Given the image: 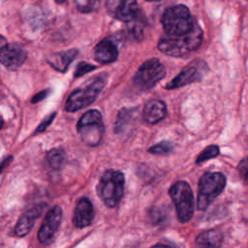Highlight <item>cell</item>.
Returning a JSON list of instances; mask_svg holds the SVG:
<instances>
[{"label": "cell", "instance_id": "6da1fadb", "mask_svg": "<svg viewBox=\"0 0 248 248\" xmlns=\"http://www.w3.org/2000/svg\"><path fill=\"white\" fill-rule=\"evenodd\" d=\"M202 42V30L195 20L193 28L180 36H168L158 43V48L163 53L172 57H182L196 50Z\"/></svg>", "mask_w": 248, "mask_h": 248}, {"label": "cell", "instance_id": "7a4b0ae2", "mask_svg": "<svg viewBox=\"0 0 248 248\" xmlns=\"http://www.w3.org/2000/svg\"><path fill=\"white\" fill-rule=\"evenodd\" d=\"M124 184L125 177L122 171L108 170L103 173L98 184V193L108 207H114L119 203L123 197Z\"/></svg>", "mask_w": 248, "mask_h": 248}, {"label": "cell", "instance_id": "3957f363", "mask_svg": "<svg viewBox=\"0 0 248 248\" xmlns=\"http://www.w3.org/2000/svg\"><path fill=\"white\" fill-rule=\"evenodd\" d=\"M161 21L168 36H180L193 28L195 19L186 6L176 5L165 10Z\"/></svg>", "mask_w": 248, "mask_h": 248}, {"label": "cell", "instance_id": "277c9868", "mask_svg": "<svg viewBox=\"0 0 248 248\" xmlns=\"http://www.w3.org/2000/svg\"><path fill=\"white\" fill-rule=\"evenodd\" d=\"M226 186V177L219 171H207L203 173L199 182L197 207L204 210L223 192Z\"/></svg>", "mask_w": 248, "mask_h": 248}, {"label": "cell", "instance_id": "5b68a950", "mask_svg": "<svg viewBox=\"0 0 248 248\" xmlns=\"http://www.w3.org/2000/svg\"><path fill=\"white\" fill-rule=\"evenodd\" d=\"M106 81L105 77L99 76L75 90L67 99L65 106L66 110L69 112H75L90 106L105 87Z\"/></svg>", "mask_w": 248, "mask_h": 248}, {"label": "cell", "instance_id": "8992f818", "mask_svg": "<svg viewBox=\"0 0 248 248\" xmlns=\"http://www.w3.org/2000/svg\"><path fill=\"white\" fill-rule=\"evenodd\" d=\"M77 130L86 145L97 146L101 142L105 132L101 112L97 109L87 110L78 120Z\"/></svg>", "mask_w": 248, "mask_h": 248}, {"label": "cell", "instance_id": "52a82bcc", "mask_svg": "<svg viewBox=\"0 0 248 248\" xmlns=\"http://www.w3.org/2000/svg\"><path fill=\"white\" fill-rule=\"evenodd\" d=\"M170 196L174 203L178 221L188 222L194 214V195L190 185L186 181H176L170 188Z\"/></svg>", "mask_w": 248, "mask_h": 248}, {"label": "cell", "instance_id": "ba28073f", "mask_svg": "<svg viewBox=\"0 0 248 248\" xmlns=\"http://www.w3.org/2000/svg\"><path fill=\"white\" fill-rule=\"evenodd\" d=\"M166 76L164 65L156 58L144 61L136 75L134 76V84L140 90L146 91L153 88Z\"/></svg>", "mask_w": 248, "mask_h": 248}, {"label": "cell", "instance_id": "9c48e42d", "mask_svg": "<svg viewBox=\"0 0 248 248\" xmlns=\"http://www.w3.org/2000/svg\"><path fill=\"white\" fill-rule=\"evenodd\" d=\"M62 220V209L55 205L46 213L38 232V239L43 245L50 244L59 229Z\"/></svg>", "mask_w": 248, "mask_h": 248}, {"label": "cell", "instance_id": "30bf717a", "mask_svg": "<svg viewBox=\"0 0 248 248\" xmlns=\"http://www.w3.org/2000/svg\"><path fill=\"white\" fill-rule=\"evenodd\" d=\"M26 58L27 51L17 43L6 44L0 48V63L8 70H16L25 62Z\"/></svg>", "mask_w": 248, "mask_h": 248}, {"label": "cell", "instance_id": "8fae6325", "mask_svg": "<svg viewBox=\"0 0 248 248\" xmlns=\"http://www.w3.org/2000/svg\"><path fill=\"white\" fill-rule=\"evenodd\" d=\"M106 7L110 16L124 22L131 21L140 12L137 0H107Z\"/></svg>", "mask_w": 248, "mask_h": 248}, {"label": "cell", "instance_id": "7c38bea8", "mask_svg": "<svg viewBox=\"0 0 248 248\" xmlns=\"http://www.w3.org/2000/svg\"><path fill=\"white\" fill-rule=\"evenodd\" d=\"M46 207V203H39L27 211H25L18 219L16 228H15V235L18 237L25 236L32 230L36 220L41 216L44 209Z\"/></svg>", "mask_w": 248, "mask_h": 248}, {"label": "cell", "instance_id": "4fadbf2b", "mask_svg": "<svg viewBox=\"0 0 248 248\" xmlns=\"http://www.w3.org/2000/svg\"><path fill=\"white\" fill-rule=\"evenodd\" d=\"M94 218V209L93 205L89 199L81 198L78 201L75 211L73 222L77 228L82 229L88 227Z\"/></svg>", "mask_w": 248, "mask_h": 248}, {"label": "cell", "instance_id": "5bb4252c", "mask_svg": "<svg viewBox=\"0 0 248 248\" xmlns=\"http://www.w3.org/2000/svg\"><path fill=\"white\" fill-rule=\"evenodd\" d=\"M95 60L102 64L114 62L118 57V49L110 39H104L94 48Z\"/></svg>", "mask_w": 248, "mask_h": 248}, {"label": "cell", "instance_id": "9a60e30c", "mask_svg": "<svg viewBox=\"0 0 248 248\" xmlns=\"http://www.w3.org/2000/svg\"><path fill=\"white\" fill-rule=\"evenodd\" d=\"M167 114V106L163 101L150 100L148 101L142 111L143 120L148 124H156L163 120Z\"/></svg>", "mask_w": 248, "mask_h": 248}, {"label": "cell", "instance_id": "2e32d148", "mask_svg": "<svg viewBox=\"0 0 248 248\" xmlns=\"http://www.w3.org/2000/svg\"><path fill=\"white\" fill-rule=\"evenodd\" d=\"M201 78H202V74H201L200 70L197 67L189 66V67L185 68L184 70H182L173 79H171L166 85V88L167 89H175V88L182 87V86H185V85L193 83V82H197V81L201 80Z\"/></svg>", "mask_w": 248, "mask_h": 248}, {"label": "cell", "instance_id": "e0dca14e", "mask_svg": "<svg viewBox=\"0 0 248 248\" xmlns=\"http://www.w3.org/2000/svg\"><path fill=\"white\" fill-rule=\"evenodd\" d=\"M78 55L77 49H69L65 51H60L52 53L46 58L47 63L58 72H66L72 61Z\"/></svg>", "mask_w": 248, "mask_h": 248}, {"label": "cell", "instance_id": "ac0fdd59", "mask_svg": "<svg viewBox=\"0 0 248 248\" xmlns=\"http://www.w3.org/2000/svg\"><path fill=\"white\" fill-rule=\"evenodd\" d=\"M223 242V234L218 230H207L200 233L196 238L199 246L219 247Z\"/></svg>", "mask_w": 248, "mask_h": 248}, {"label": "cell", "instance_id": "d6986e66", "mask_svg": "<svg viewBox=\"0 0 248 248\" xmlns=\"http://www.w3.org/2000/svg\"><path fill=\"white\" fill-rule=\"evenodd\" d=\"M66 153L62 148H52L46 156V166L52 170H60L66 164Z\"/></svg>", "mask_w": 248, "mask_h": 248}, {"label": "cell", "instance_id": "ffe728a7", "mask_svg": "<svg viewBox=\"0 0 248 248\" xmlns=\"http://www.w3.org/2000/svg\"><path fill=\"white\" fill-rule=\"evenodd\" d=\"M128 24V32L135 40H141L144 35V20L139 12V14L129 22Z\"/></svg>", "mask_w": 248, "mask_h": 248}, {"label": "cell", "instance_id": "44dd1931", "mask_svg": "<svg viewBox=\"0 0 248 248\" xmlns=\"http://www.w3.org/2000/svg\"><path fill=\"white\" fill-rule=\"evenodd\" d=\"M219 153H220V149H219L218 145H215V144L208 145L198 155V157L196 159V164H202L204 161L215 158L219 155Z\"/></svg>", "mask_w": 248, "mask_h": 248}, {"label": "cell", "instance_id": "7402d4cb", "mask_svg": "<svg viewBox=\"0 0 248 248\" xmlns=\"http://www.w3.org/2000/svg\"><path fill=\"white\" fill-rule=\"evenodd\" d=\"M172 149H173V145L171 142L163 140V141L149 147L148 152H150L152 154H157V155H167V154L170 153L172 151Z\"/></svg>", "mask_w": 248, "mask_h": 248}, {"label": "cell", "instance_id": "603a6c76", "mask_svg": "<svg viewBox=\"0 0 248 248\" xmlns=\"http://www.w3.org/2000/svg\"><path fill=\"white\" fill-rule=\"evenodd\" d=\"M100 0H76L77 8L81 13H90L96 10Z\"/></svg>", "mask_w": 248, "mask_h": 248}, {"label": "cell", "instance_id": "cb8c5ba5", "mask_svg": "<svg viewBox=\"0 0 248 248\" xmlns=\"http://www.w3.org/2000/svg\"><path fill=\"white\" fill-rule=\"evenodd\" d=\"M94 69H96V66L92 65V64H89L87 62H80L77 68H76V71H75V77L76 78H78V77H81L91 71H93Z\"/></svg>", "mask_w": 248, "mask_h": 248}, {"label": "cell", "instance_id": "d4e9b609", "mask_svg": "<svg viewBox=\"0 0 248 248\" xmlns=\"http://www.w3.org/2000/svg\"><path fill=\"white\" fill-rule=\"evenodd\" d=\"M238 172L242 178V180L248 184V157L242 159L237 167Z\"/></svg>", "mask_w": 248, "mask_h": 248}, {"label": "cell", "instance_id": "484cf974", "mask_svg": "<svg viewBox=\"0 0 248 248\" xmlns=\"http://www.w3.org/2000/svg\"><path fill=\"white\" fill-rule=\"evenodd\" d=\"M149 217L151 218V220L155 223H160L162 221V219L164 218V215L162 213V210L159 208H152L150 210V215Z\"/></svg>", "mask_w": 248, "mask_h": 248}, {"label": "cell", "instance_id": "4316f807", "mask_svg": "<svg viewBox=\"0 0 248 248\" xmlns=\"http://www.w3.org/2000/svg\"><path fill=\"white\" fill-rule=\"evenodd\" d=\"M54 116H55V113H52L51 115L47 116V117L41 123V125L37 128L36 133H42V132H44V131L48 127V125L51 123V121H52V119L54 118Z\"/></svg>", "mask_w": 248, "mask_h": 248}, {"label": "cell", "instance_id": "83f0119b", "mask_svg": "<svg viewBox=\"0 0 248 248\" xmlns=\"http://www.w3.org/2000/svg\"><path fill=\"white\" fill-rule=\"evenodd\" d=\"M47 95V90H44L42 92H39L37 95H35L32 99V103H37L42 101L44 98H46V96Z\"/></svg>", "mask_w": 248, "mask_h": 248}, {"label": "cell", "instance_id": "f1b7e54d", "mask_svg": "<svg viewBox=\"0 0 248 248\" xmlns=\"http://www.w3.org/2000/svg\"><path fill=\"white\" fill-rule=\"evenodd\" d=\"M6 44H7L6 39L2 35H0V48H2Z\"/></svg>", "mask_w": 248, "mask_h": 248}, {"label": "cell", "instance_id": "f546056e", "mask_svg": "<svg viewBox=\"0 0 248 248\" xmlns=\"http://www.w3.org/2000/svg\"><path fill=\"white\" fill-rule=\"evenodd\" d=\"M2 126H3V119H2V117L0 115V129L2 128Z\"/></svg>", "mask_w": 248, "mask_h": 248}, {"label": "cell", "instance_id": "4dcf8cb0", "mask_svg": "<svg viewBox=\"0 0 248 248\" xmlns=\"http://www.w3.org/2000/svg\"><path fill=\"white\" fill-rule=\"evenodd\" d=\"M57 3H63V2H65L66 0H55Z\"/></svg>", "mask_w": 248, "mask_h": 248}, {"label": "cell", "instance_id": "1f68e13d", "mask_svg": "<svg viewBox=\"0 0 248 248\" xmlns=\"http://www.w3.org/2000/svg\"><path fill=\"white\" fill-rule=\"evenodd\" d=\"M146 1H150V2H153V1H157V0H146Z\"/></svg>", "mask_w": 248, "mask_h": 248}]
</instances>
